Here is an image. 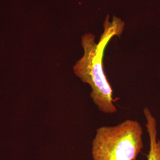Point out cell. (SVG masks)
I'll use <instances>...</instances> for the list:
<instances>
[{
	"label": "cell",
	"mask_w": 160,
	"mask_h": 160,
	"mask_svg": "<svg viewBox=\"0 0 160 160\" xmlns=\"http://www.w3.org/2000/svg\"><path fill=\"white\" fill-rule=\"evenodd\" d=\"M124 22L114 17L112 22L107 17L104 32L98 43L93 34L87 33L82 37L84 55L74 66L75 75L92 88L90 97L102 112L113 114L117 112L113 103V90L103 69L104 52L108 43L114 36H120Z\"/></svg>",
	"instance_id": "cell-1"
},
{
	"label": "cell",
	"mask_w": 160,
	"mask_h": 160,
	"mask_svg": "<svg viewBox=\"0 0 160 160\" xmlns=\"http://www.w3.org/2000/svg\"><path fill=\"white\" fill-rule=\"evenodd\" d=\"M142 134L140 123L131 119L98 128L92 142V160H136L143 148Z\"/></svg>",
	"instance_id": "cell-2"
},
{
	"label": "cell",
	"mask_w": 160,
	"mask_h": 160,
	"mask_svg": "<svg viewBox=\"0 0 160 160\" xmlns=\"http://www.w3.org/2000/svg\"><path fill=\"white\" fill-rule=\"evenodd\" d=\"M147 123L146 127L149 138V151L147 160H160V140L157 138V122L149 109H143Z\"/></svg>",
	"instance_id": "cell-3"
}]
</instances>
